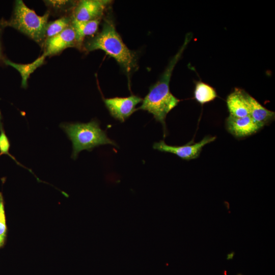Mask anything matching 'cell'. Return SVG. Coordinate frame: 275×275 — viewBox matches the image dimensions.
<instances>
[{
    "label": "cell",
    "instance_id": "cell-1",
    "mask_svg": "<svg viewBox=\"0 0 275 275\" xmlns=\"http://www.w3.org/2000/svg\"><path fill=\"white\" fill-rule=\"evenodd\" d=\"M192 37L191 33L186 35L182 46L171 59L159 80L149 88L148 93L143 99L142 105L136 108L137 110L146 111L153 115L156 121L160 122L162 126L164 138L167 134L166 124L167 115L180 101L170 91V79L175 65L191 40Z\"/></svg>",
    "mask_w": 275,
    "mask_h": 275
},
{
    "label": "cell",
    "instance_id": "cell-2",
    "mask_svg": "<svg viewBox=\"0 0 275 275\" xmlns=\"http://www.w3.org/2000/svg\"><path fill=\"white\" fill-rule=\"evenodd\" d=\"M87 51L100 49L113 57L127 74L137 68V55L124 43L112 19L104 20L100 32L84 44Z\"/></svg>",
    "mask_w": 275,
    "mask_h": 275
},
{
    "label": "cell",
    "instance_id": "cell-3",
    "mask_svg": "<svg viewBox=\"0 0 275 275\" xmlns=\"http://www.w3.org/2000/svg\"><path fill=\"white\" fill-rule=\"evenodd\" d=\"M60 127L72 143L71 158L74 160L82 150L91 151L95 147L107 144L118 147L113 140L108 138L106 131L100 128V123L96 119L88 123H62Z\"/></svg>",
    "mask_w": 275,
    "mask_h": 275
},
{
    "label": "cell",
    "instance_id": "cell-4",
    "mask_svg": "<svg viewBox=\"0 0 275 275\" xmlns=\"http://www.w3.org/2000/svg\"><path fill=\"white\" fill-rule=\"evenodd\" d=\"M49 15V12L47 11L43 16H39L22 1L17 0L15 1L10 18L4 19V24L5 28L15 29L43 47Z\"/></svg>",
    "mask_w": 275,
    "mask_h": 275
},
{
    "label": "cell",
    "instance_id": "cell-5",
    "mask_svg": "<svg viewBox=\"0 0 275 275\" xmlns=\"http://www.w3.org/2000/svg\"><path fill=\"white\" fill-rule=\"evenodd\" d=\"M142 101V98L134 95L126 97L103 98L104 104L111 116L122 123L137 110L136 105Z\"/></svg>",
    "mask_w": 275,
    "mask_h": 275
},
{
    "label": "cell",
    "instance_id": "cell-6",
    "mask_svg": "<svg viewBox=\"0 0 275 275\" xmlns=\"http://www.w3.org/2000/svg\"><path fill=\"white\" fill-rule=\"evenodd\" d=\"M215 139V136H206L198 143L193 144V142H190L181 146L168 145L164 141L161 140L159 142L154 143L153 148L155 150L171 153L182 159L189 160L197 158L199 156L202 148L206 144L214 141Z\"/></svg>",
    "mask_w": 275,
    "mask_h": 275
},
{
    "label": "cell",
    "instance_id": "cell-7",
    "mask_svg": "<svg viewBox=\"0 0 275 275\" xmlns=\"http://www.w3.org/2000/svg\"><path fill=\"white\" fill-rule=\"evenodd\" d=\"M111 3L107 0H82L77 3L72 10L71 17L80 21L100 19Z\"/></svg>",
    "mask_w": 275,
    "mask_h": 275
},
{
    "label": "cell",
    "instance_id": "cell-8",
    "mask_svg": "<svg viewBox=\"0 0 275 275\" xmlns=\"http://www.w3.org/2000/svg\"><path fill=\"white\" fill-rule=\"evenodd\" d=\"M77 46L76 35L70 25L58 34L45 40L43 54L51 57L59 54L66 48Z\"/></svg>",
    "mask_w": 275,
    "mask_h": 275
},
{
    "label": "cell",
    "instance_id": "cell-9",
    "mask_svg": "<svg viewBox=\"0 0 275 275\" xmlns=\"http://www.w3.org/2000/svg\"><path fill=\"white\" fill-rule=\"evenodd\" d=\"M226 125L228 131L238 138L251 135L263 127L250 115L240 118L229 115L226 119Z\"/></svg>",
    "mask_w": 275,
    "mask_h": 275
},
{
    "label": "cell",
    "instance_id": "cell-10",
    "mask_svg": "<svg viewBox=\"0 0 275 275\" xmlns=\"http://www.w3.org/2000/svg\"><path fill=\"white\" fill-rule=\"evenodd\" d=\"M246 92L235 88L226 99V103L230 115L237 118L249 115V109L245 96Z\"/></svg>",
    "mask_w": 275,
    "mask_h": 275
},
{
    "label": "cell",
    "instance_id": "cell-11",
    "mask_svg": "<svg viewBox=\"0 0 275 275\" xmlns=\"http://www.w3.org/2000/svg\"><path fill=\"white\" fill-rule=\"evenodd\" d=\"M249 115L258 123L263 127L273 120L275 118L274 112L267 109L257 100L246 92Z\"/></svg>",
    "mask_w": 275,
    "mask_h": 275
},
{
    "label": "cell",
    "instance_id": "cell-12",
    "mask_svg": "<svg viewBox=\"0 0 275 275\" xmlns=\"http://www.w3.org/2000/svg\"><path fill=\"white\" fill-rule=\"evenodd\" d=\"M46 57L43 53L35 61L28 64L16 63L6 58L4 63L6 65L10 66L18 71L21 77V87L26 89L30 75L44 64Z\"/></svg>",
    "mask_w": 275,
    "mask_h": 275
},
{
    "label": "cell",
    "instance_id": "cell-13",
    "mask_svg": "<svg viewBox=\"0 0 275 275\" xmlns=\"http://www.w3.org/2000/svg\"><path fill=\"white\" fill-rule=\"evenodd\" d=\"M100 22V19L80 21L72 18L71 25L75 33L77 47L81 46L86 36L93 35L97 32Z\"/></svg>",
    "mask_w": 275,
    "mask_h": 275
},
{
    "label": "cell",
    "instance_id": "cell-14",
    "mask_svg": "<svg viewBox=\"0 0 275 275\" xmlns=\"http://www.w3.org/2000/svg\"><path fill=\"white\" fill-rule=\"evenodd\" d=\"M194 95L196 100L202 105L213 101L217 96L213 87L201 81L196 82Z\"/></svg>",
    "mask_w": 275,
    "mask_h": 275
},
{
    "label": "cell",
    "instance_id": "cell-15",
    "mask_svg": "<svg viewBox=\"0 0 275 275\" xmlns=\"http://www.w3.org/2000/svg\"><path fill=\"white\" fill-rule=\"evenodd\" d=\"M71 16H64L48 22L46 28L45 40L62 32L71 25Z\"/></svg>",
    "mask_w": 275,
    "mask_h": 275
},
{
    "label": "cell",
    "instance_id": "cell-16",
    "mask_svg": "<svg viewBox=\"0 0 275 275\" xmlns=\"http://www.w3.org/2000/svg\"><path fill=\"white\" fill-rule=\"evenodd\" d=\"M46 6L48 8L49 13L62 14L68 12L72 9L73 10L75 3L71 1L49 0L44 1Z\"/></svg>",
    "mask_w": 275,
    "mask_h": 275
},
{
    "label": "cell",
    "instance_id": "cell-17",
    "mask_svg": "<svg viewBox=\"0 0 275 275\" xmlns=\"http://www.w3.org/2000/svg\"><path fill=\"white\" fill-rule=\"evenodd\" d=\"M10 147L11 144L8 136L5 133L3 123L2 121V116L0 112V155H2L3 154L8 155L9 157H10V158H11L13 160H14V161L17 165L22 167L32 172L31 170H30V169H28L27 168L20 163L15 159V157H14L9 153Z\"/></svg>",
    "mask_w": 275,
    "mask_h": 275
},
{
    "label": "cell",
    "instance_id": "cell-18",
    "mask_svg": "<svg viewBox=\"0 0 275 275\" xmlns=\"http://www.w3.org/2000/svg\"><path fill=\"white\" fill-rule=\"evenodd\" d=\"M7 225L3 194L0 192V236L6 237Z\"/></svg>",
    "mask_w": 275,
    "mask_h": 275
},
{
    "label": "cell",
    "instance_id": "cell-19",
    "mask_svg": "<svg viewBox=\"0 0 275 275\" xmlns=\"http://www.w3.org/2000/svg\"><path fill=\"white\" fill-rule=\"evenodd\" d=\"M5 28V26L4 24V19L2 18L0 20V65H1L2 64H4V62L6 59L4 55L2 43V33Z\"/></svg>",
    "mask_w": 275,
    "mask_h": 275
},
{
    "label": "cell",
    "instance_id": "cell-20",
    "mask_svg": "<svg viewBox=\"0 0 275 275\" xmlns=\"http://www.w3.org/2000/svg\"><path fill=\"white\" fill-rule=\"evenodd\" d=\"M6 237L0 236V248L5 243Z\"/></svg>",
    "mask_w": 275,
    "mask_h": 275
},
{
    "label": "cell",
    "instance_id": "cell-21",
    "mask_svg": "<svg viewBox=\"0 0 275 275\" xmlns=\"http://www.w3.org/2000/svg\"><path fill=\"white\" fill-rule=\"evenodd\" d=\"M239 275H241V274H239Z\"/></svg>",
    "mask_w": 275,
    "mask_h": 275
}]
</instances>
